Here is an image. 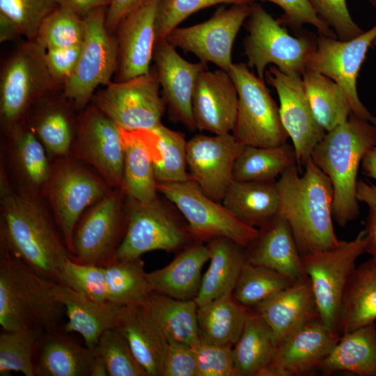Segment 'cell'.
I'll use <instances>...</instances> for the list:
<instances>
[{
    "label": "cell",
    "mask_w": 376,
    "mask_h": 376,
    "mask_svg": "<svg viewBox=\"0 0 376 376\" xmlns=\"http://www.w3.org/2000/svg\"><path fill=\"white\" fill-rule=\"evenodd\" d=\"M53 295L65 307L68 321L64 330L80 334L85 345L92 349H95L105 331L116 327L123 307L111 301H96L62 284L54 285Z\"/></svg>",
    "instance_id": "obj_25"
},
{
    "label": "cell",
    "mask_w": 376,
    "mask_h": 376,
    "mask_svg": "<svg viewBox=\"0 0 376 376\" xmlns=\"http://www.w3.org/2000/svg\"><path fill=\"white\" fill-rule=\"evenodd\" d=\"M40 100L30 125L48 156L56 159L70 155L77 120L72 116L68 100Z\"/></svg>",
    "instance_id": "obj_36"
},
{
    "label": "cell",
    "mask_w": 376,
    "mask_h": 376,
    "mask_svg": "<svg viewBox=\"0 0 376 376\" xmlns=\"http://www.w3.org/2000/svg\"><path fill=\"white\" fill-rule=\"evenodd\" d=\"M365 230L336 247L301 256L321 320L338 331L343 296L357 258L365 253ZM339 333V332H338ZM340 334V333H339Z\"/></svg>",
    "instance_id": "obj_9"
},
{
    "label": "cell",
    "mask_w": 376,
    "mask_h": 376,
    "mask_svg": "<svg viewBox=\"0 0 376 376\" xmlns=\"http://www.w3.org/2000/svg\"><path fill=\"white\" fill-rule=\"evenodd\" d=\"M160 0H147L118 25V81L149 72L157 41L156 19Z\"/></svg>",
    "instance_id": "obj_23"
},
{
    "label": "cell",
    "mask_w": 376,
    "mask_h": 376,
    "mask_svg": "<svg viewBox=\"0 0 376 376\" xmlns=\"http://www.w3.org/2000/svg\"><path fill=\"white\" fill-rule=\"evenodd\" d=\"M123 194L122 189H111L81 215L73 235L72 260L105 267L117 260L127 225Z\"/></svg>",
    "instance_id": "obj_12"
},
{
    "label": "cell",
    "mask_w": 376,
    "mask_h": 376,
    "mask_svg": "<svg viewBox=\"0 0 376 376\" xmlns=\"http://www.w3.org/2000/svg\"><path fill=\"white\" fill-rule=\"evenodd\" d=\"M127 198L126 230L116 251L118 260L139 258L156 250L173 251L187 242V231L157 198L147 202Z\"/></svg>",
    "instance_id": "obj_15"
},
{
    "label": "cell",
    "mask_w": 376,
    "mask_h": 376,
    "mask_svg": "<svg viewBox=\"0 0 376 376\" xmlns=\"http://www.w3.org/2000/svg\"><path fill=\"white\" fill-rule=\"evenodd\" d=\"M157 190L175 204L188 222V231L198 238L224 237L245 248L259 235V229L237 219L191 179L158 183Z\"/></svg>",
    "instance_id": "obj_11"
},
{
    "label": "cell",
    "mask_w": 376,
    "mask_h": 376,
    "mask_svg": "<svg viewBox=\"0 0 376 376\" xmlns=\"http://www.w3.org/2000/svg\"><path fill=\"white\" fill-rule=\"evenodd\" d=\"M372 45H373L374 47H376V38L373 40Z\"/></svg>",
    "instance_id": "obj_63"
},
{
    "label": "cell",
    "mask_w": 376,
    "mask_h": 376,
    "mask_svg": "<svg viewBox=\"0 0 376 376\" xmlns=\"http://www.w3.org/2000/svg\"><path fill=\"white\" fill-rule=\"evenodd\" d=\"M232 346L211 343L199 338L193 349L197 376H238Z\"/></svg>",
    "instance_id": "obj_51"
},
{
    "label": "cell",
    "mask_w": 376,
    "mask_h": 376,
    "mask_svg": "<svg viewBox=\"0 0 376 376\" xmlns=\"http://www.w3.org/2000/svg\"><path fill=\"white\" fill-rule=\"evenodd\" d=\"M272 2L283 11L278 22L282 26L299 29L304 24L313 26L320 34L336 38L334 31L313 10L308 0H262Z\"/></svg>",
    "instance_id": "obj_53"
},
{
    "label": "cell",
    "mask_w": 376,
    "mask_h": 376,
    "mask_svg": "<svg viewBox=\"0 0 376 376\" xmlns=\"http://www.w3.org/2000/svg\"><path fill=\"white\" fill-rule=\"evenodd\" d=\"M237 107V91L227 72L206 69L200 73L192 100L196 128L215 134H228L234 129Z\"/></svg>",
    "instance_id": "obj_22"
},
{
    "label": "cell",
    "mask_w": 376,
    "mask_h": 376,
    "mask_svg": "<svg viewBox=\"0 0 376 376\" xmlns=\"http://www.w3.org/2000/svg\"><path fill=\"white\" fill-rule=\"evenodd\" d=\"M299 174L297 165L276 181L278 215L288 223L301 256L331 249L339 240L333 226V188L329 178L310 158Z\"/></svg>",
    "instance_id": "obj_2"
},
{
    "label": "cell",
    "mask_w": 376,
    "mask_h": 376,
    "mask_svg": "<svg viewBox=\"0 0 376 376\" xmlns=\"http://www.w3.org/2000/svg\"><path fill=\"white\" fill-rule=\"evenodd\" d=\"M292 283L290 279L271 269L246 261L233 296L239 304L250 309Z\"/></svg>",
    "instance_id": "obj_44"
},
{
    "label": "cell",
    "mask_w": 376,
    "mask_h": 376,
    "mask_svg": "<svg viewBox=\"0 0 376 376\" xmlns=\"http://www.w3.org/2000/svg\"><path fill=\"white\" fill-rule=\"evenodd\" d=\"M207 246L210 252V265L202 276L200 290L194 299L198 307L233 294L246 261L244 247L230 239L215 237Z\"/></svg>",
    "instance_id": "obj_31"
},
{
    "label": "cell",
    "mask_w": 376,
    "mask_h": 376,
    "mask_svg": "<svg viewBox=\"0 0 376 376\" xmlns=\"http://www.w3.org/2000/svg\"><path fill=\"white\" fill-rule=\"evenodd\" d=\"M106 375H108V373L105 363L102 359V357L97 353V357L92 367L91 376Z\"/></svg>",
    "instance_id": "obj_61"
},
{
    "label": "cell",
    "mask_w": 376,
    "mask_h": 376,
    "mask_svg": "<svg viewBox=\"0 0 376 376\" xmlns=\"http://www.w3.org/2000/svg\"><path fill=\"white\" fill-rule=\"evenodd\" d=\"M340 334L317 317L295 330L278 345L276 355L261 376H302L319 366Z\"/></svg>",
    "instance_id": "obj_20"
},
{
    "label": "cell",
    "mask_w": 376,
    "mask_h": 376,
    "mask_svg": "<svg viewBox=\"0 0 376 376\" xmlns=\"http://www.w3.org/2000/svg\"><path fill=\"white\" fill-rule=\"evenodd\" d=\"M210 259L207 246L187 248L165 267L147 273L153 291L180 300H194L200 290L204 264Z\"/></svg>",
    "instance_id": "obj_30"
},
{
    "label": "cell",
    "mask_w": 376,
    "mask_h": 376,
    "mask_svg": "<svg viewBox=\"0 0 376 376\" xmlns=\"http://www.w3.org/2000/svg\"><path fill=\"white\" fill-rule=\"evenodd\" d=\"M70 155L92 167L111 189L123 190L120 130L93 104L85 108L77 119Z\"/></svg>",
    "instance_id": "obj_16"
},
{
    "label": "cell",
    "mask_w": 376,
    "mask_h": 376,
    "mask_svg": "<svg viewBox=\"0 0 376 376\" xmlns=\"http://www.w3.org/2000/svg\"><path fill=\"white\" fill-rule=\"evenodd\" d=\"M147 0H111L107 6L105 25L110 33L116 31L120 23Z\"/></svg>",
    "instance_id": "obj_57"
},
{
    "label": "cell",
    "mask_w": 376,
    "mask_h": 376,
    "mask_svg": "<svg viewBox=\"0 0 376 376\" xmlns=\"http://www.w3.org/2000/svg\"><path fill=\"white\" fill-rule=\"evenodd\" d=\"M375 146L376 125L351 113L345 123L326 133L311 154L312 161L331 181L333 219L340 226L358 217V169Z\"/></svg>",
    "instance_id": "obj_3"
},
{
    "label": "cell",
    "mask_w": 376,
    "mask_h": 376,
    "mask_svg": "<svg viewBox=\"0 0 376 376\" xmlns=\"http://www.w3.org/2000/svg\"><path fill=\"white\" fill-rule=\"evenodd\" d=\"M251 4L220 8L207 20L187 27H176L166 39L175 48L194 54L200 61L210 62L228 73L232 49L243 23L250 15Z\"/></svg>",
    "instance_id": "obj_17"
},
{
    "label": "cell",
    "mask_w": 376,
    "mask_h": 376,
    "mask_svg": "<svg viewBox=\"0 0 376 376\" xmlns=\"http://www.w3.org/2000/svg\"><path fill=\"white\" fill-rule=\"evenodd\" d=\"M163 376H197L193 347L169 340Z\"/></svg>",
    "instance_id": "obj_54"
},
{
    "label": "cell",
    "mask_w": 376,
    "mask_h": 376,
    "mask_svg": "<svg viewBox=\"0 0 376 376\" xmlns=\"http://www.w3.org/2000/svg\"><path fill=\"white\" fill-rule=\"evenodd\" d=\"M98 301H109L104 267L80 263L71 258L65 263L60 283Z\"/></svg>",
    "instance_id": "obj_49"
},
{
    "label": "cell",
    "mask_w": 376,
    "mask_h": 376,
    "mask_svg": "<svg viewBox=\"0 0 376 376\" xmlns=\"http://www.w3.org/2000/svg\"><path fill=\"white\" fill-rule=\"evenodd\" d=\"M84 36V18L58 6L43 19L34 40L47 51L79 45Z\"/></svg>",
    "instance_id": "obj_46"
},
{
    "label": "cell",
    "mask_w": 376,
    "mask_h": 376,
    "mask_svg": "<svg viewBox=\"0 0 376 376\" xmlns=\"http://www.w3.org/2000/svg\"><path fill=\"white\" fill-rule=\"evenodd\" d=\"M228 74L238 94V107L233 130L242 145L277 146L286 143L288 135L280 118L279 109L264 79L253 75L242 63H233Z\"/></svg>",
    "instance_id": "obj_10"
},
{
    "label": "cell",
    "mask_w": 376,
    "mask_h": 376,
    "mask_svg": "<svg viewBox=\"0 0 376 376\" xmlns=\"http://www.w3.org/2000/svg\"><path fill=\"white\" fill-rule=\"evenodd\" d=\"M108 301L123 306L144 304L153 291L141 258L116 260L104 267Z\"/></svg>",
    "instance_id": "obj_43"
},
{
    "label": "cell",
    "mask_w": 376,
    "mask_h": 376,
    "mask_svg": "<svg viewBox=\"0 0 376 376\" xmlns=\"http://www.w3.org/2000/svg\"><path fill=\"white\" fill-rule=\"evenodd\" d=\"M255 0H160L156 19L157 40L168 34L191 15L212 6L251 5Z\"/></svg>",
    "instance_id": "obj_50"
},
{
    "label": "cell",
    "mask_w": 376,
    "mask_h": 376,
    "mask_svg": "<svg viewBox=\"0 0 376 376\" xmlns=\"http://www.w3.org/2000/svg\"><path fill=\"white\" fill-rule=\"evenodd\" d=\"M56 5L54 0H0V14L15 26L19 36L34 40L43 19Z\"/></svg>",
    "instance_id": "obj_48"
},
{
    "label": "cell",
    "mask_w": 376,
    "mask_h": 376,
    "mask_svg": "<svg viewBox=\"0 0 376 376\" xmlns=\"http://www.w3.org/2000/svg\"><path fill=\"white\" fill-rule=\"evenodd\" d=\"M95 350L104 361L109 376H148L116 327L102 334Z\"/></svg>",
    "instance_id": "obj_47"
},
{
    "label": "cell",
    "mask_w": 376,
    "mask_h": 376,
    "mask_svg": "<svg viewBox=\"0 0 376 376\" xmlns=\"http://www.w3.org/2000/svg\"><path fill=\"white\" fill-rule=\"evenodd\" d=\"M153 58L170 115L189 129H196L192 110L193 95L198 75L207 69L206 64L185 60L166 38L156 41Z\"/></svg>",
    "instance_id": "obj_21"
},
{
    "label": "cell",
    "mask_w": 376,
    "mask_h": 376,
    "mask_svg": "<svg viewBox=\"0 0 376 376\" xmlns=\"http://www.w3.org/2000/svg\"><path fill=\"white\" fill-rule=\"evenodd\" d=\"M57 85L48 70L45 49L36 40L21 44L1 74L0 113L4 127L22 121L31 107Z\"/></svg>",
    "instance_id": "obj_7"
},
{
    "label": "cell",
    "mask_w": 376,
    "mask_h": 376,
    "mask_svg": "<svg viewBox=\"0 0 376 376\" xmlns=\"http://www.w3.org/2000/svg\"><path fill=\"white\" fill-rule=\"evenodd\" d=\"M317 15L335 33L340 40H349L364 31L353 20L346 0H308Z\"/></svg>",
    "instance_id": "obj_52"
},
{
    "label": "cell",
    "mask_w": 376,
    "mask_h": 376,
    "mask_svg": "<svg viewBox=\"0 0 376 376\" xmlns=\"http://www.w3.org/2000/svg\"><path fill=\"white\" fill-rule=\"evenodd\" d=\"M376 320V257L356 267L346 285L340 310V335Z\"/></svg>",
    "instance_id": "obj_32"
},
{
    "label": "cell",
    "mask_w": 376,
    "mask_h": 376,
    "mask_svg": "<svg viewBox=\"0 0 376 376\" xmlns=\"http://www.w3.org/2000/svg\"><path fill=\"white\" fill-rule=\"evenodd\" d=\"M4 165L0 172V244L42 276L60 283L71 258L63 235L38 194L14 188Z\"/></svg>",
    "instance_id": "obj_1"
},
{
    "label": "cell",
    "mask_w": 376,
    "mask_h": 376,
    "mask_svg": "<svg viewBox=\"0 0 376 376\" xmlns=\"http://www.w3.org/2000/svg\"><path fill=\"white\" fill-rule=\"evenodd\" d=\"M221 202L240 220L260 228L278 215L280 207L276 182L233 180Z\"/></svg>",
    "instance_id": "obj_34"
},
{
    "label": "cell",
    "mask_w": 376,
    "mask_h": 376,
    "mask_svg": "<svg viewBox=\"0 0 376 376\" xmlns=\"http://www.w3.org/2000/svg\"><path fill=\"white\" fill-rule=\"evenodd\" d=\"M297 164L293 146H244L233 171V180L274 182L289 167Z\"/></svg>",
    "instance_id": "obj_40"
},
{
    "label": "cell",
    "mask_w": 376,
    "mask_h": 376,
    "mask_svg": "<svg viewBox=\"0 0 376 376\" xmlns=\"http://www.w3.org/2000/svg\"><path fill=\"white\" fill-rule=\"evenodd\" d=\"M361 164L365 173L376 180V146L366 152ZM357 197L359 202H363L368 206L376 205V185L358 181Z\"/></svg>",
    "instance_id": "obj_56"
},
{
    "label": "cell",
    "mask_w": 376,
    "mask_h": 376,
    "mask_svg": "<svg viewBox=\"0 0 376 376\" xmlns=\"http://www.w3.org/2000/svg\"><path fill=\"white\" fill-rule=\"evenodd\" d=\"M15 26L3 15L0 14V41L3 42L19 36Z\"/></svg>",
    "instance_id": "obj_60"
},
{
    "label": "cell",
    "mask_w": 376,
    "mask_h": 376,
    "mask_svg": "<svg viewBox=\"0 0 376 376\" xmlns=\"http://www.w3.org/2000/svg\"><path fill=\"white\" fill-rule=\"evenodd\" d=\"M156 70L126 81L110 82L93 95L92 104L123 130H153L160 126L166 104L159 95Z\"/></svg>",
    "instance_id": "obj_13"
},
{
    "label": "cell",
    "mask_w": 376,
    "mask_h": 376,
    "mask_svg": "<svg viewBox=\"0 0 376 376\" xmlns=\"http://www.w3.org/2000/svg\"><path fill=\"white\" fill-rule=\"evenodd\" d=\"M267 322L279 343L319 317L309 279L292 283L253 308Z\"/></svg>",
    "instance_id": "obj_27"
},
{
    "label": "cell",
    "mask_w": 376,
    "mask_h": 376,
    "mask_svg": "<svg viewBox=\"0 0 376 376\" xmlns=\"http://www.w3.org/2000/svg\"><path fill=\"white\" fill-rule=\"evenodd\" d=\"M369 3L375 8L376 9V0H367Z\"/></svg>",
    "instance_id": "obj_62"
},
{
    "label": "cell",
    "mask_w": 376,
    "mask_h": 376,
    "mask_svg": "<svg viewBox=\"0 0 376 376\" xmlns=\"http://www.w3.org/2000/svg\"><path fill=\"white\" fill-rule=\"evenodd\" d=\"M45 333L40 329L3 330L0 335V375L8 376L15 371L36 376V354Z\"/></svg>",
    "instance_id": "obj_45"
},
{
    "label": "cell",
    "mask_w": 376,
    "mask_h": 376,
    "mask_svg": "<svg viewBox=\"0 0 376 376\" xmlns=\"http://www.w3.org/2000/svg\"><path fill=\"white\" fill-rule=\"evenodd\" d=\"M302 81L315 118L327 132L348 119L352 113L348 100L334 81L306 69Z\"/></svg>",
    "instance_id": "obj_41"
},
{
    "label": "cell",
    "mask_w": 376,
    "mask_h": 376,
    "mask_svg": "<svg viewBox=\"0 0 376 376\" xmlns=\"http://www.w3.org/2000/svg\"><path fill=\"white\" fill-rule=\"evenodd\" d=\"M56 5L67 8L81 17L91 11L109 6L111 0H54Z\"/></svg>",
    "instance_id": "obj_58"
},
{
    "label": "cell",
    "mask_w": 376,
    "mask_h": 376,
    "mask_svg": "<svg viewBox=\"0 0 376 376\" xmlns=\"http://www.w3.org/2000/svg\"><path fill=\"white\" fill-rule=\"evenodd\" d=\"M56 283L42 276L0 244V324L3 330L62 327L65 307L58 301Z\"/></svg>",
    "instance_id": "obj_4"
},
{
    "label": "cell",
    "mask_w": 376,
    "mask_h": 376,
    "mask_svg": "<svg viewBox=\"0 0 376 376\" xmlns=\"http://www.w3.org/2000/svg\"><path fill=\"white\" fill-rule=\"evenodd\" d=\"M82 43L70 47L45 51L46 63L57 84L64 85L77 64Z\"/></svg>",
    "instance_id": "obj_55"
},
{
    "label": "cell",
    "mask_w": 376,
    "mask_h": 376,
    "mask_svg": "<svg viewBox=\"0 0 376 376\" xmlns=\"http://www.w3.org/2000/svg\"><path fill=\"white\" fill-rule=\"evenodd\" d=\"M107 9L98 8L84 17V36L75 69L63 85V97L78 110L86 108L96 88L107 86L118 66L117 38L105 25Z\"/></svg>",
    "instance_id": "obj_8"
},
{
    "label": "cell",
    "mask_w": 376,
    "mask_h": 376,
    "mask_svg": "<svg viewBox=\"0 0 376 376\" xmlns=\"http://www.w3.org/2000/svg\"><path fill=\"white\" fill-rule=\"evenodd\" d=\"M116 327L148 376H163L169 340L144 304L123 306Z\"/></svg>",
    "instance_id": "obj_26"
},
{
    "label": "cell",
    "mask_w": 376,
    "mask_h": 376,
    "mask_svg": "<svg viewBox=\"0 0 376 376\" xmlns=\"http://www.w3.org/2000/svg\"><path fill=\"white\" fill-rule=\"evenodd\" d=\"M318 370L325 375L345 371L376 376L375 322L342 334Z\"/></svg>",
    "instance_id": "obj_33"
},
{
    "label": "cell",
    "mask_w": 376,
    "mask_h": 376,
    "mask_svg": "<svg viewBox=\"0 0 376 376\" xmlns=\"http://www.w3.org/2000/svg\"><path fill=\"white\" fill-rule=\"evenodd\" d=\"M158 183H173L190 179L186 172L187 141L184 135L163 125L145 130Z\"/></svg>",
    "instance_id": "obj_42"
},
{
    "label": "cell",
    "mask_w": 376,
    "mask_h": 376,
    "mask_svg": "<svg viewBox=\"0 0 376 376\" xmlns=\"http://www.w3.org/2000/svg\"><path fill=\"white\" fill-rule=\"evenodd\" d=\"M278 342L271 328L253 309H249L244 329L233 346L238 376H261L273 361Z\"/></svg>",
    "instance_id": "obj_35"
},
{
    "label": "cell",
    "mask_w": 376,
    "mask_h": 376,
    "mask_svg": "<svg viewBox=\"0 0 376 376\" xmlns=\"http://www.w3.org/2000/svg\"><path fill=\"white\" fill-rule=\"evenodd\" d=\"M247 19L244 51L248 66L255 68L257 76L264 79L266 67L273 64L284 74L302 77L316 40L306 35H290L258 3L251 4Z\"/></svg>",
    "instance_id": "obj_6"
},
{
    "label": "cell",
    "mask_w": 376,
    "mask_h": 376,
    "mask_svg": "<svg viewBox=\"0 0 376 376\" xmlns=\"http://www.w3.org/2000/svg\"><path fill=\"white\" fill-rule=\"evenodd\" d=\"M376 38V24L349 40L320 34L306 69L334 81L344 91L352 113L376 125V117L363 104L357 91V77L369 47Z\"/></svg>",
    "instance_id": "obj_14"
},
{
    "label": "cell",
    "mask_w": 376,
    "mask_h": 376,
    "mask_svg": "<svg viewBox=\"0 0 376 376\" xmlns=\"http://www.w3.org/2000/svg\"><path fill=\"white\" fill-rule=\"evenodd\" d=\"M266 79L277 92L281 121L292 141L297 165L301 171L327 132L315 118L302 77L284 74L272 65L266 71Z\"/></svg>",
    "instance_id": "obj_18"
},
{
    "label": "cell",
    "mask_w": 376,
    "mask_h": 376,
    "mask_svg": "<svg viewBox=\"0 0 376 376\" xmlns=\"http://www.w3.org/2000/svg\"><path fill=\"white\" fill-rule=\"evenodd\" d=\"M64 328L46 332L35 359L36 376H91L95 349L81 345Z\"/></svg>",
    "instance_id": "obj_28"
},
{
    "label": "cell",
    "mask_w": 376,
    "mask_h": 376,
    "mask_svg": "<svg viewBox=\"0 0 376 376\" xmlns=\"http://www.w3.org/2000/svg\"><path fill=\"white\" fill-rule=\"evenodd\" d=\"M8 134V156L19 189L39 194L51 170L48 155L33 130L16 123L6 128Z\"/></svg>",
    "instance_id": "obj_29"
},
{
    "label": "cell",
    "mask_w": 376,
    "mask_h": 376,
    "mask_svg": "<svg viewBox=\"0 0 376 376\" xmlns=\"http://www.w3.org/2000/svg\"><path fill=\"white\" fill-rule=\"evenodd\" d=\"M248 246L246 261L271 269L294 283L308 279L292 230L279 215L260 228Z\"/></svg>",
    "instance_id": "obj_24"
},
{
    "label": "cell",
    "mask_w": 376,
    "mask_h": 376,
    "mask_svg": "<svg viewBox=\"0 0 376 376\" xmlns=\"http://www.w3.org/2000/svg\"><path fill=\"white\" fill-rule=\"evenodd\" d=\"M144 305L168 340L192 347L198 343V306L194 300L177 299L152 291Z\"/></svg>",
    "instance_id": "obj_38"
},
{
    "label": "cell",
    "mask_w": 376,
    "mask_h": 376,
    "mask_svg": "<svg viewBox=\"0 0 376 376\" xmlns=\"http://www.w3.org/2000/svg\"><path fill=\"white\" fill-rule=\"evenodd\" d=\"M111 189L93 168L70 155L57 158L51 164L49 175L40 193L49 205L70 252L81 216Z\"/></svg>",
    "instance_id": "obj_5"
},
{
    "label": "cell",
    "mask_w": 376,
    "mask_h": 376,
    "mask_svg": "<svg viewBox=\"0 0 376 376\" xmlns=\"http://www.w3.org/2000/svg\"><path fill=\"white\" fill-rule=\"evenodd\" d=\"M365 230L366 233V246L365 253L376 257V205L368 206Z\"/></svg>",
    "instance_id": "obj_59"
},
{
    "label": "cell",
    "mask_w": 376,
    "mask_h": 376,
    "mask_svg": "<svg viewBox=\"0 0 376 376\" xmlns=\"http://www.w3.org/2000/svg\"><path fill=\"white\" fill-rule=\"evenodd\" d=\"M249 308L229 294L198 307L199 338L207 342L233 346L244 329Z\"/></svg>",
    "instance_id": "obj_39"
},
{
    "label": "cell",
    "mask_w": 376,
    "mask_h": 376,
    "mask_svg": "<svg viewBox=\"0 0 376 376\" xmlns=\"http://www.w3.org/2000/svg\"><path fill=\"white\" fill-rule=\"evenodd\" d=\"M244 146L230 133L192 137L187 142L190 179L205 194L221 202L233 181L234 164Z\"/></svg>",
    "instance_id": "obj_19"
},
{
    "label": "cell",
    "mask_w": 376,
    "mask_h": 376,
    "mask_svg": "<svg viewBox=\"0 0 376 376\" xmlns=\"http://www.w3.org/2000/svg\"><path fill=\"white\" fill-rule=\"evenodd\" d=\"M120 130L124 149L123 191L129 198L152 201L157 198V182L145 130Z\"/></svg>",
    "instance_id": "obj_37"
}]
</instances>
